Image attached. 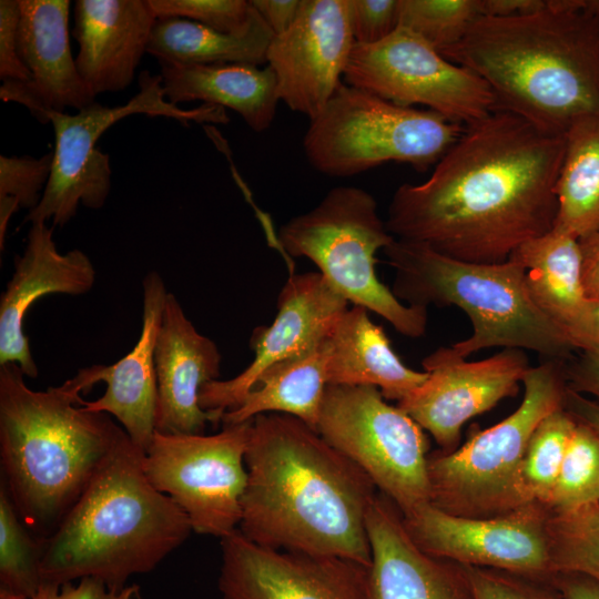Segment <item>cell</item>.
<instances>
[{"label":"cell","mask_w":599,"mask_h":599,"mask_svg":"<svg viewBox=\"0 0 599 599\" xmlns=\"http://www.w3.org/2000/svg\"><path fill=\"white\" fill-rule=\"evenodd\" d=\"M565 146V135L498 108L464 129L426 181L395 191L387 230L464 262H506L554 229Z\"/></svg>","instance_id":"cell-1"},{"label":"cell","mask_w":599,"mask_h":599,"mask_svg":"<svg viewBox=\"0 0 599 599\" xmlns=\"http://www.w3.org/2000/svg\"><path fill=\"white\" fill-rule=\"evenodd\" d=\"M238 531L274 550L354 560L369 567L370 478L314 428L291 415L252 419Z\"/></svg>","instance_id":"cell-2"},{"label":"cell","mask_w":599,"mask_h":599,"mask_svg":"<svg viewBox=\"0 0 599 599\" xmlns=\"http://www.w3.org/2000/svg\"><path fill=\"white\" fill-rule=\"evenodd\" d=\"M539 11L480 17L441 54L479 75L499 109L565 135L599 118V0H546Z\"/></svg>","instance_id":"cell-3"},{"label":"cell","mask_w":599,"mask_h":599,"mask_svg":"<svg viewBox=\"0 0 599 599\" xmlns=\"http://www.w3.org/2000/svg\"><path fill=\"white\" fill-rule=\"evenodd\" d=\"M24 376L0 365L1 479L24 526L45 539L129 436L112 416L85 410L71 379L33 390Z\"/></svg>","instance_id":"cell-4"},{"label":"cell","mask_w":599,"mask_h":599,"mask_svg":"<svg viewBox=\"0 0 599 599\" xmlns=\"http://www.w3.org/2000/svg\"><path fill=\"white\" fill-rule=\"evenodd\" d=\"M143 455L128 437L57 530L42 539L41 583L61 587L93 578L120 592L193 532L184 511L148 480Z\"/></svg>","instance_id":"cell-5"},{"label":"cell","mask_w":599,"mask_h":599,"mask_svg":"<svg viewBox=\"0 0 599 599\" xmlns=\"http://www.w3.org/2000/svg\"><path fill=\"white\" fill-rule=\"evenodd\" d=\"M383 252L395 270L392 292L400 302L425 308L456 306L470 319L473 334L444 347L450 357L466 359L484 348L504 347L565 362L576 351L534 304L525 270L516 262L469 263L396 238Z\"/></svg>","instance_id":"cell-6"},{"label":"cell","mask_w":599,"mask_h":599,"mask_svg":"<svg viewBox=\"0 0 599 599\" xmlns=\"http://www.w3.org/2000/svg\"><path fill=\"white\" fill-rule=\"evenodd\" d=\"M394 240L374 196L355 186L329 190L315 207L284 223L277 236L283 252L312 261L348 303L417 338L426 332L428 308L400 302L375 271L376 253Z\"/></svg>","instance_id":"cell-7"},{"label":"cell","mask_w":599,"mask_h":599,"mask_svg":"<svg viewBox=\"0 0 599 599\" xmlns=\"http://www.w3.org/2000/svg\"><path fill=\"white\" fill-rule=\"evenodd\" d=\"M564 363L545 359L524 377V398L500 423L477 432L459 449L428 457L430 504L451 515L491 518L528 504L520 467L540 422L562 408L567 390Z\"/></svg>","instance_id":"cell-8"},{"label":"cell","mask_w":599,"mask_h":599,"mask_svg":"<svg viewBox=\"0 0 599 599\" xmlns=\"http://www.w3.org/2000/svg\"><path fill=\"white\" fill-rule=\"evenodd\" d=\"M464 129L430 110L400 105L342 82L309 120L303 146L309 164L328 176H353L390 161L424 171Z\"/></svg>","instance_id":"cell-9"},{"label":"cell","mask_w":599,"mask_h":599,"mask_svg":"<svg viewBox=\"0 0 599 599\" xmlns=\"http://www.w3.org/2000/svg\"><path fill=\"white\" fill-rule=\"evenodd\" d=\"M132 114L165 116L183 125L230 121L222 106L201 104L184 110L171 103L165 98L161 75L149 71L140 73L139 92L122 105L93 102L75 114L52 112L49 114L54 131L51 175L40 203L28 212L23 223L51 222L53 227L63 226L80 204L101 209L111 190L112 170L110 156L97 148V142L114 123Z\"/></svg>","instance_id":"cell-10"},{"label":"cell","mask_w":599,"mask_h":599,"mask_svg":"<svg viewBox=\"0 0 599 599\" xmlns=\"http://www.w3.org/2000/svg\"><path fill=\"white\" fill-rule=\"evenodd\" d=\"M316 432L355 463L403 516L430 502L424 429L374 386L327 385Z\"/></svg>","instance_id":"cell-11"},{"label":"cell","mask_w":599,"mask_h":599,"mask_svg":"<svg viewBox=\"0 0 599 599\" xmlns=\"http://www.w3.org/2000/svg\"><path fill=\"white\" fill-rule=\"evenodd\" d=\"M251 424L224 425L213 435L154 433L144 474L184 511L193 532L222 539L238 530Z\"/></svg>","instance_id":"cell-12"},{"label":"cell","mask_w":599,"mask_h":599,"mask_svg":"<svg viewBox=\"0 0 599 599\" xmlns=\"http://www.w3.org/2000/svg\"><path fill=\"white\" fill-rule=\"evenodd\" d=\"M344 79L400 105H425L464 128L498 109L494 92L479 75L404 27L380 42L355 43Z\"/></svg>","instance_id":"cell-13"},{"label":"cell","mask_w":599,"mask_h":599,"mask_svg":"<svg viewBox=\"0 0 599 599\" xmlns=\"http://www.w3.org/2000/svg\"><path fill=\"white\" fill-rule=\"evenodd\" d=\"M548 517L549 508L538 501L491 518L456 516L427 502L403 516V524L429 556L550 583Z\"/></svg>","instance_id":"cell-14"},{"label":"cell","mask_w":599,"mask_h":599,"mask_svg":"<svg viewBox=\"0 0 599 599\" xmlns=\"http://www.w3.org/2000/svg\"><path fill=\"white\" fill-rule=\"evenodd\" d=\"M426 380L397 403L446 453L455 450L461 427L507 397L516 396L531 367L524 349L505 348L467 362L439 347L422 361Z\"/></svg>","instance_id":"cell-15"},{"label":"cell","mask_w":599,"mask_h":599,"mask_svg":"<svg viewBox=\"0 0 599 599\" xmlns=\"http://www.w3.org/2000/svg\"><path fill=\"white\" fill-rule=\"evenodd\" d=\"M221 548L223 599H367L368 567L354 560L270 549L238 530Z\"/></svg>","instance_id":"cell-16"},{"label":"cell","mask_w":599,"mask_h":599,"mask_svg":"<svg viewBox=\"0 0 599 599\" xmlns=\"http://www.w3.org/2000/svg\"><path fill=\"white\" fill-rule=\"evenodd\" d=\"M354 45L347 0H303L293 26L273 37L266 53L280 101L308 120L317 116L342 83Z\"/></svg>","instance_id":"cell-17"},{"label":"cell","mask_w":599,"mask_h":599,"mask_svg":"<svg viewBox=\"0 0 599 599\" xmlns=\"http://www.w3.org/2000/svg\"><path fill=\"white\" fill-rule=\"evenodd\" d=\"M347 306L321 273L291 274L278 294L273 323L253 332L251 364L233 378L205 384L201 408L222 416L236 408L268 367L321 345Z\"/></svg>","instance_id":"cell-18"},{"label":"cell","mask_w":599,"mask_h":599,"mask_svg":"<svg viewBox=\"0 0 599 599\" xmlns=\"http://www.w3.org/2000/svg\"><path fill=\"white\" fill-rule=\"evenodd\" d=\"M21 19L18 32L19 55L30 73L29 81L4 82L3 102L26 106L41 123L49 114L77 111L95 102L82 80L69 38V0H19Z\"/></svg>","instance_id":"cell-19"},{"label":"cell","mask_w":599,"mask_h":599,"mask_svg":"<svg viewBox=\"0 0 599 599\" xmlns=\"http://www.w3.org/2000/svg\"><path fill=\"white\" fill-rule=\"evenodd\" d=\"M53 226L34 222L28 231L22 255L0 298V365L17 364L37 378L38 367L24 333V317L35 301L48 294L82 295L95 283V268L80 250L60 253Z\"/></svg>","instance_id":"cell-20"},{"label":"cell","mask_w":599,"mask_h":599,"mask_svg":"<svg viewBox=\"0 0 599 599\" xmlns=\"http://www.w3.org/2000/svg\"><path fill=\"white\" fill-rule=\"evenodd\" d=\"M158 400L155 432L204 434L222 415L200 406L202 387L220 377L221 353L186 317L175 295L165 300L154 349Z\"/></svg>","instance_id":"cell-21"},{"label":"cell","mask_w":599,"mask_h":599,"mask_svg":"<svg viewBox=\"0 0 599 599\" xmlns=\"http://www.w3.org/2000/svg\"><path fill=\"white\" fill-rule=\"evenodd\" d=\"M142 285V328L134 347L116 363L81 368L70 379L80 393L104 382V394L95 400H83L82 407L113 416L130 439L145 451L155 433L158 383L154 349L169 292L154 271L145 275Z\"/></svg>","instance_id":"cell-22"},{"label":"cell","mask_w":599,"mask_h":599,"mask_svg":"<svg viewBox=\"0 0 599 599\" xmlns=\"http://www.w3.org/2000/svg\"><path fill=\"white\" fill-rule=\"evenodd\" d=\"M366 527L372 551L367 599H474L465 567L420 550L385 495L375 497Z\"/></svg>","instance_id":"cell-23"},{"label":"cell","mask_w":599,"mask_h":599,"mask_svg":"<svg viewBox=\"0 0 599 599\" xmlns=\"http://www.w3.org/2000/svg\"><path fill=\"white\" fill-rule=\"evenodd\" d=\"M78 71L97 97L128 88L156 21L148 0H77Z\"/></svg>","instance_id":"cell-24"},{"label":"cell","mask_w":599,"mask_h":599,"mask_svg":"<svg viewBox=\"0 0 599 599\" xmlns=\"http://www.w3.org/2000/svg\"><path fill=\"white\" fill-rule=\"evenodd\" d=\"M324 344L327 385L374 386L398 403L428 376L402 362L384 329L361 306L341 315Z\"/></svg>","instance_id":"cell-25"},{"label":"cell","mask_w":599,"mask_h":599,"mask_svg":"<svg viewBox=\"0 0 599 599\" xmlns=\"http://www.w3.org/2000/svg\"><path fill=\"white\" fill-rule=\"evenodd\" d=\"M164 94L173 104L201 101L238 113L255 132L267 130L280 102L268 65L160 63Z\"/></svg>","instance_id":"cell-26"},{"label":"cell","mask_w":599,"mask_h":599,"mask_svg":"<svg viewBox=\"0 0 599 599\" xmlns=\"http://www.w3.org/2000/svg\"><path fill=\"white\" fill-rule=\"evenodd\" d=\"M508 260L524 267L534 304L577 349L590 301L582 282L579 240L552 229L521 244Z\"/></svg>","instance_id":"cell-27"},{"label":"cell","mask_w":599,"mask_h":599,"mask_svg":"<svg viewBox=\"0 0 599 599\" xmlns=\"http://www.w3.org/2000/svg\"><path fill=\"white\" fill-rule=\"evenodd\" d=\"M324 341L307 353L268 367L243 402L223 414V426L245 423L261 414L278 413L300 418L316 430L327 386Z\"/></svg>","instance_id":"cell-28"},{"label":"cell","mask_w":599,"mask_h":599,"mask_svg":"<svg viewBox=\"0 0 599 599\" xmlns=\"http://www.w3.org/2000/svg\"><path fill=\"white\" fill-rule=\"evenodd\" d=\"M273 37L260 14L253 26L240 34L220 32L182 18L156 19L146 53L160 63L266 65Z\"/></svg>","instance_id":"cell-29"},{"label":"cell","mask_w":599,"mask_h":599,"mask_svg":"<svg viewBox=\"0 0 599 599\" xmlns=\"http://www.w3.org/2000/svg\"><path fill=\"white\" fill-rule=\"evenodd\" d=\"M565 142L554 229L580 240L599 231V118L576 121Z\"/></svg>","instance_id":"cell-30"},{"label":"cell","mask_w":599,"mask_h":599,"mask_svg":"<svg viewBox=\"0 0 599 599\" xmlns=\"http://www.w3.org/2000/svg\"><path fill=\"white\" fill-rule=\"evenodd\" d=\"M547 535L552 576L578 573L599 582V501L569 511L549 509Z\"/></svg>","instance_id":"cell-31"},{"label":"cell","mask_w":599,"mask_h":599,"mask_svg":"<svg viewBox=\"0 0 599 599\" xmlns=\"http://www.w3.org/2000/svg\"><path fill=\"white\" fill-rule=\"evenodd\" d=\"M576 426L577 419L562 407L532 433L520 467V489L527 502L547 504Z\"/></svg>","instance_id":"cell-32"},{"label":"cell","mask_w":599,"mask_h":599,"mask_svg":"<svg viewBox=\"0 0 599 599\" xmlns=\"http://www.w3.org/2000/svg\"><path fill=\"white\" fill-rule=\"evenodd\" d=\"M42 539L24 526L0 479V589L32 599L41 585Z\"/></svg>","instance_id":"cell-33"},{"label":"cell","mask_w":599,"mask_h":599,"mask_svg":"<svg viewBox=\"0 0 599 599\" xmlns=\"http://www.w3.org/2000/svg\"><path fill=\"white\" fill-rule=\"evenodd\" d=\"M599 501V435L577 420L559 475L546 504L569 511Z\"/></svg>","instance_id":"cell-34"},{"label":"cell","mask_w":599,"mask_h":599,"mask_svg":"<svg viewBox=\"0 0 599 599\" xmlns=\"http://www.w3.org/2000/svg\"><path fill=\"white\" fill-rule=\"evenodd\" d=\"M480 17V0H399V27L440 53L457 44Z\"/></svg>","instance_id":"cell-35"},{"label":"cell","mask_w":599,"mask_h":599,"mask_svg":"<svg viewBox=\"0 0 599 599\" xmlns=\"http://www.w3.org/2000/svg\"><path fill=\"white\" fill-rule=\"evenodd\" d=\"M156 19H187L220 32L240 34L257 20L251 0H148Z\"/></svg>","instance_id":"cell-36"},{"label":"cell","mask_w":599,"mask_h":599,"mask_svg":"<svg viewBox=\"0 0 599 599\" xmlns=\"http://www.w3.org/2000/svg\"><path fill=\"white\" fill-rule=\"evenodd\" d=\"M53 164V151L41 158L0 156V199L14 200L20 209L34 210L41 201Z\"/></svg>","instance_id":"cell-37"},{"label":"cell","mask_w":599,"mask_h":599,"mask_svg":"<svg viewBox=\"0 0 599 599\" xmlns=\"http://www.w3.org/2000/svg\"><path fill=\"white\" fill-rule=\"evenodd\" d=\"M464 567L474 599H562L548 582L497 569Z\"/></svg>","instance_id":"cell-38"},{"label":"cell","mask_w":599,"mask_h":599,"mask_svg":"<svg viewBox=\"0 0 599 599\" xmlns=\"http://www.w3.org/2000/svg\"><path fill=\"white\" fill-rule=\"evenodd\" d=\"M351 31L356 44H374L399 27V0H347Z\"/></svg>","instance_id":"cell-39"},{"label":"cell","mask_w":599,"mask_h":599,"mask_svg":"<svg viewBox=\"0 0 599 599\" xmlns=\"http://www.w3.org/2000/svg\"><path fill=\"white\" fill-rule=\"evenodd\" d=\"M21 19L19 0L0 1V79L4 82H26L30 73L20 59L18 32Z\"/></svg>","instance_id":"cell-40"},{"label":"cell","mask_w":599,"mask_h":599,"mask_svg":"<svg viewBox=\"0 0 599 599\" xmlns=\"http://www.w3.org/2000/svg\"><path fill=\"white\" fill-rule=\"evenodd\" d=\"M32 599H141L138 586H128L120 592L110 591L101 581L83 578L67 582L61 587L53 583H41Z\"/></svg>","instance_id":"cell-41"},{"label":"cell","mask_w":599,"mask_h":599,"mask_svg":"<svg viewBox=\"0 0 599 599\" xmlns=\"http://www.w3.org/2000/svg\"><path fill=\"white\" fill-rule=\"evenodd\" d=\"M564 370L570 389L599 397V348L581 351L569 365L564 363Z\"/></svg>","instance_id":"cell-42"},{"label":"cell","mask_w":599,"mask_h":599,"mask_svg":"<svg viewBox=\"0 0 599 599\" xmlns=\"http://www.w3.org/2000/svg\"><path fill=\"white\" fill-rule=\"evenodd\" d=\"M274 35L288 30L297 19L303 0H251Z\"/></svg>","instance_id":"cell-43"},{"label":"cell","mask_w":599,"mask_h":599,"mask_svg":"<svg viewBox=\"0 0 599 599\" xmlns=\"http://www.w3.org/2000/svg\"><path fill=\"white\" fill-rule=\"evenodd\" d=\"M582 282L589 300L599 298V231L579 240Z\"/></svg>","instance_id":"cell-44"},{"label":"cell","mask_w":599,"mask_h":599,"mask_svg":"<svg viewBox=\"0 0 599 599\" xmlns=\"http://www.w3.org/2000/svg\"><path fill=\"white\" fill-rule=\"evenodd\" d=\"M550 583L562 599H599V582L578 573H556Z\"/></svg>","instance_id":"cell-45"},{"label":"cell","mask_w":599,"mask_h":599,"mask_svg":"<svg viewBox=\"0 0 599 599\" xmlns=\"http://www.w3.org/2000/svg\"><path fill=\"white\" fill-rule=\"evenodd\" d=\"M546 0H480L481 17H517L539 11Z\"/></svg>","instance_id":"cell-46"},{"label":"cell","mask_w":599,"mask_h":599,"mask_svg":"<svg viewBox=\"0 0 599 599\" xmlns=\"http://www.w3.org/2000/svg\"><path fill=\"white\" fill-rule=\"evenodd\" d=\"M564 407L577 420L588 425L599 435V403L567 387Z\"/></svg>","instance_id":"cell-47"},{"label":"cell","mask_w":599,"mask_h":599,"mask_svg":"<svg viewBox=\"0 0 599 599\" xmlns=\"http://www.w3.org/2000/svg\"><path fill=\"white\" fill-rule=\"evenodd\" d=\"M599 348V298L590 300L588 314L578 339L577 349Z\"/></svg>","instance_id":"cell-48"},{"label":"cell","mask_w":599,"mask_h":599,"mask_svg":"<svg viewBox=\"0 0 599 599\" xmlns=\"http://www.w3.org/2000/svg\"><path fill=\"white\" fill-rule=\"evenodd\" d=\"M0 599H30V598L0 589Z\"/></svg>","instance_id":"cell-49"}]
</instances>
